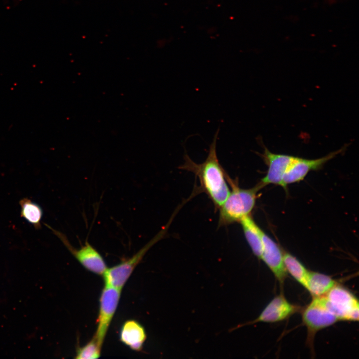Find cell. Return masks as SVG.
<instances>
[{
    "label": "cell",
    "instance_id": "1",
    "mask_svg": "<svg viewBox=\"0 0 359 359\" xmlns=\"http://www.w3.org/2000/svg\"><path fill=\"white\" fill-rule=\"evenodd\" d=\"M219 132V129H218L210 145L205 161L198 165L193 162L188 155H185V167L198 172L204 190L214 204L220 207L229 196L230 190L217 155L216 143Z\"/></svg>",
    "mask_w": 359,
    "mask_h": 359
},
{
    "label": "cell",
    "instance_id": "2",
    "mask_svg": "<svg viewBox=\"0 0 359 359\" xmlns=\"http://www.w3.org/2000/svg\"><path fill=\"white\" fill-rule=\"evenodd\" d=\"M232 190L220 207L219 224L226 225L239 222L244 217L250 215L253 209L257 193L262 187L260 183L250 189H242L229 180Z\"/></svg>",
    "mask_w": 359,
    "mask_h": 359
},
{
    "label": "cell",
    "instance_id": "3",
    "mask_svg": "<svg viewBox=\"0 0 359 359\" xmlns=\"http://www.w3.org/2000/svg\"><path fill=\"white\" fill-rule=\"evenodd\" d=\"M303 323L307 329V340L311 346L316 333L337 321V317L329 309L324 296L313 297L302 312Z\"/></svg>",
    "mask_w": 359,
    "mask_h": 359
},
{
    "label": "cell",
    "instance_id": "4",
    "mask_svg": "<svg viewBox=\"0 0 359 359\" xmlns=\"http://www.w3.org/2000/svg\"><path fill=\"white\" fill-rule=\"evenodd\" d=\"M164 231V230L160 231L130 258L124 260L114 266L108 268L102 275L104 284L112 286L122 290L135 268L140 263L149 249L162 237Z\"/></svg>",
    "mask_w": 359,
    "mask_h": 359
},
{
    "label": "cell",
    "instance_id": "5",
    "mask_svg": "<svg viewBox=\"0 0 359 359\" xmlns=\"http://www.w3.org/2000/svg\"><path fill=\"white\" fill-rule=\"evenodd\" d=\"M324 297L328 308L339 321L359 320L358 300L347 288L337 283Z\"/></svg>",
    "mask_w": 359,
    "mask_h": 359
},
{
    "label": "cell",
    "instance_id": "6",
    "mask_svg": "<svg viewBox=\"0 0 359 359\" xmlns=\"http://www.w3.org/2000/svg\"><path fill=\"white\" fill-rule=\"evenodd\" d=\"M121 290L104 284L99 298V307L96 320V329L93 338L102 347L110 325L116 313Z\"/></svg>",
    "mask_w": 359,
    "mask_h": 359
},
{
    "label": "cell",
    "instance_id": "7",
    "mask_svg": "<svg viewBox=\"0 0 359 359\" xmlns=\"http://www.w3.org/2000/svg\"><path fill=\"white\" fill-rule=\"evenodd\" d=\"M45 225L60 239L69 252L85 269L97 275L102 276L104 274L108 268L106 263L99 252L88 241L86 240L84 245L80 248H75L65 234L47 224Z\"/></svg>",
    "mask_w": 359,
    "mask_h": 359
},
{
    "label": "cell",
    "instance_id": "8",
    "mask_svg": "<svg viewBox=\"0 0 359 359\" xmlns=\"http://www.w3.org/2000/svg\"><path fill=\"white\" fill-rule=\"evenodd\" d=\"M346 147H342L327 155L315 159L295 157L283 176L281 186L286 189L289 184L302 180L309 172L319 169L327 162L343 152Z\"/></svg>",
    "mask_w": 359,
    "mask_h": 359
},
{
    "label": "cell",
    "instance_id": "9",
    "mask_svg": "<svg viewBox=\"0 0 359 359\" xmlns=\"http://www.w3.org/2000/svg\"><path fill=\"white\" fill-rule=\"evenodd\" d=\"M264 148V152L261 155L268 168L259 183L263 187L270 184L281 186L283 176L295 156L273 153L265 146Z\"/></svg>",
    "mask_w": 359,
    "mask_h": 359
},
{
    "label": "cell",
    "instance_id": "10",
    "mask_svg": "<svg viewBox=\"0 0 359 359\" xmlns=\"http://www.w3.org/2000/svg\"><path fill=\"white\" fill-rule=\"evenodd\" d=\"M299 309V306L290 303L283 294H279L268 304L257 318L245 324L281 321L295 314ZM244 325H240V327Z\"/></svg>",
    "mask_w": 359,
    "mask_h": 359
},
{
    "label": "cell",
    "instance_id": "11",
    "mask_svg": "<svg viewBox=\"0 0 359 359\" xmlns=\"http://www.w3.org/2000/svg\"><path fill=\"white\" fill-rule=\"evenodd\" d=\"M262 259L274 275L279 282L284 283L288 273L283 258V251L279 245L264 231L262 233Z\"/></svg>",
    "mask_w": 359,
    "mask_h": 359
},
{
    "label": "cell",
    "instance_id": "12",
    "mask_svg": "<svg viewBox=\"0 0 359 359\" xmlns=\"http://www.w3.org/2000/svg\"><path fill=\"white\" fill-rule=\"evenodd\" d=\"M120 340L134 351H140L146 339L144 328L135 320H128L122 325L120 332Z\"/></svg>",
    "mask_w": 359,
    "mask_h": 359
},
{
    "label": "cell",
    "instance_id": "13",
    "mask_svg": "<svg viewBox=\"0 0 359 359\" xmlns=\"http://www.w3.org/2000/svg\"><path fill=\"white\" fill-rule=\"evenodd\" d=\"M239 223L241 225L245 238L252 252L255 256L260 259L263 249V231L257 225L250 215L244 217Z\"/></svg>",
    "mask_w": 359,
    "mask_h": 359
},
{
    "label": "cell",
    "instance_id": "14",
    "mask_svg": "<svg viewBox=\"0 0 359 359\" xmlns=\"http://www.w3.org/2000/svg\"><path fill=\"white\" fill-rule=\"evenodd\" d=\"M330 276L318 272L309 271L306 289L313 297L324 296L337 284Z\"/></svg>",
    "mask_w": 359,
    "mask_h": 359
},
{
    "label": "cell",
    "instance_id": "15",
    "mask_svg": "<svg viewBox=\"0 0 359 359\" xmlns=\"http://www.w3.org/2000/svg\"><path fill=\"white\" fill-rule=\"evenodd\" d=\"M283 258L287 273L306 288L309 271L299 260L289 253L283 251Z\"/></svg>",
    "mask_w": 359,
    "mask_h": 359
},
{
    "label": "cell",
    "instance_id": "16",
    "mask_svg": "<svg viewBox=\"0 0 359 359\" xmlns=\"http://www.w3.org/2000/svg\"><path fill=\"white\" fill-rule=\"evenodd\" d=\"M19 204L21 207V216L36 229L41 228V221L43 216L41 207L27 198L21 199Z\"/></svg>",
    "mask_w": 359,
    "mask_h": 359
},
{
    "label": "cell",
    "instance_id": "17",
    "mask_svg": "<svg viewBox=\"0 0 359 359\" xmlns=\"http://www.w3.org/2000/svg\"><path fill=\"white\" fill-rule=\"evenodd\" d=\"M101 348L93 337L88 343L77 349L75 358L79 359H98L100 356Z\"/></svg>",
    "mask_w": 359,
    "mask_h": 359
}]
</instances>
